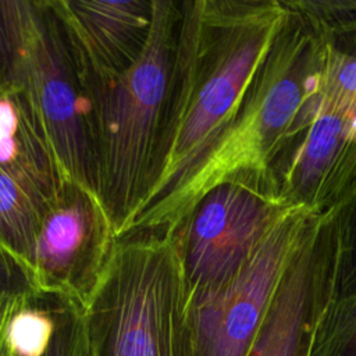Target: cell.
Masks as SVG:
<instances>
[{"label": "cell", "mask_w": 356, "mask_h": 356, "mask_svg": "<svg viewBox=\"0 0 356 356\" xmlns=\"http://www.w3.org/2000/svg\"><path fill=\"white\" fill-rule=\"evenodd\" d=\"M328 298L356 288V181L342 202L328 213Z\"/></svg>", "instance_id": "9a60e30c"}, {"label": "cell", "mask_w": 356, "mask_h": 356, "mask_svg": "<svg viewBox=\"0 0 356 356\" xmlns=\"http://www.w3.org/2000/svg\"><path fill=\"white\" fill-rule=\"evenodd\" d=\"M3 86V68H1V61H0V88Z\"/></svg>", "instance_id": "44dd1931"}, {"label": "cell", "mask_w": 356, "mask_h": 356, "mask_svg": "<svg viewBox=\"0 0 356 356\" xmlns=\"http://www.w3.org/2000/svg\"><path fill=\"white\" fill-rule=\"evenodd\" d=\"M289 15L286 1H181L150 186L124 228L160 206L229 125Z\"/></svg>", "instance_id": "6da1fadb"}, {"label": "cell", "mask_w": 356, "mask_h": 356, "mask_svg": "<svg viewBox=\"0 0 356 356\" xmlns=\"http://www.w3.org/2000/svg\"><path fill=\"white\" fill-rule=\"evenodd\" d=\"M115 241L114 224L100 196L64 181L57 197L43 213L28 288L83 307Z\"/></svg>", "instance_id": "ba28073f"}, {"label": "cell", "mask_w": 356, "mask_h": 356, "mask_svg": "<svg viewBox=\"0 0 356 356\" xmlns=\"http://www.w3.org/2000/svg\"><path fill=\"white\" fill-rule=\"evenodd\" d=\"M181 1L153 0L149 39L139 60L86 97L96 156V185L115 236L147 195L174 64Z\"/></svg>", "instance_id": "3957f363"}, {"label": "cell", "mask_w": 356, "mask_h": 356, "mask_svg": "<svg viewBox=\"0 0 356 356\" xmlns=\"http://www.w3.org/2000/svg\"><path fill=\"white\" fill-rule=\"evenodd\" d=\"M288 209L271 177L229 181L207 192L168 234L178 249L186 303L231 281Z\"/></svg>", "instance_id": "52a82bcc"}, {"label": "cell", "mask_w": 356, "mask_h": 356, "mask_svg": "<svg viewBox=\"0 0 356 356\" xmlns=\"http://www.w3.org/2000/svg\"><path fill=\"white\" fill-rule=\"evenodd\" d=\"M310 356H356V288L327 299L316 323Z\"/></svg>", "instance_id": "e0dca14e"}, {"label": "cell", "mask_w": 356, "mask_h": 356, "mask_svg": "<svg viewBox=\"0 0 356 356\" xmlns=\"http://www.w3.org/2000/svg\"><path fill=\"white\" fill-rule=\"evenodd\" d=\"M286 4L321 40L356 42V0H298Z\"/></svg>", "instance_id": "ac0fdd59"}, {"label": "cell", "mask_w": 356, "mask_h": 356, "mask_svg": "<svg viewBox=\"0 0 356 356\" xmlns=\"http://www.w3.org/2000/svg\"><path fill=\"white\" fill-rule=\"evenodd\" d=\"M305 125L270 167L275 193L286 207L314 214L335 209L356 181V114L314 96Z\"/></svg>", "instance_id": "9c48e42d"}, {"label": "cell", "mask_w": 356, "mask_h": 356, "mask_svg": "<svg viewBox=\"0 0 356 356\" xmlns=\"http://www.w3.org/2000/svg\"><path fill=\"white\" fill-rule=\"evenodd\" d=\"M328 292L327 216H317L275 289L248 356H310Z\"/></svg>", "instance_id": "8fae6325"}, {"label": "cell", "mask_w": 356, "mask_h": 356, "mask_svg": "<svg viewBox=\"0 0 356 356\" xmlns=\"http://www.w3.org/2000/svg\"><path fill=\"white\" fill-rule=\"evenodd\" d=\"M86 92L129 70L143 53L153 0H47Z\"/></svg>", "instance_id": "30bf717a"}, {"label": "cell", "mask_w": 356, "mask_h": 356, "mask_svg": "<svg viewBox=\"0 0 356 356\" xmlns=\"http://www.w3.org/2000/svg\"><path fill=\"white\" fill-rule=\"evenodd\" d=\"M8 356H92L83 307L58 299L54 328L7 338Z\"/></svg>", "instance_id": "5bb4252c"}, {"label": "cell", "mask_w": 356, "mask_h": 356, "mask_svg": "<svg viewBox=\"0 0 356 356\" xmlns=\"http://www.w3.org/2000/svg\"><path fill=\"white\" fill-rule=\"evenodd\" d=\"M0 167L46 207L63 185L28 102L7 85L0 88Z\"/></svg>", "instance_id": "7c38bea8"}, {"label": "cell", "mask_w": 356, "mask_h": 356, "mask_svg": "<svg viewBox=\"0 0 356 356\" xmlns=\"http://www.w3.org/2000/svg\"><path fill=\"white\" fill-rule=\"evenodd\" d=\"M318 214L291 207L220 289L186 303L178 356H248L275 289Z\"/></svg>", "instance_id": "8992f818"}, {"label": "cell", "mask_w": 356, "mask_h": 356, "mask_svg": "<svg viewBox=\"0 0 356 356\" xmlns=\"http://www.w3.org/2000/svg\"><path fill=\"white\" fill-rule=\"evenodd\" d=\"M321 47V39L291 10L229 125L184 182L160 206L132 220L118 238L171 234L213 188L271 177L273 161L303 125V111L316 95Z\"/></svg>", "instance_id": "7a4b0ae2"}, {"label": "cell", "mask_w": 356, "mask_h": 356, "mask_svg": "<svg viewBox=\"0 0 356 356\" xmlns=\"http://www.w3.org/2000/svg\"><path fill=\"white\" fill-rule=\"evenodd\" d=\"M28 291H31L28 286H18V288L7 289L0 293V356H8V349H7L8 324Z\"/></svg>", "instance_id": "d6986e66"}, {"label": "cell", "mask_w": 356, "mask_h": 356, "mask_svg": "<svg viewBox=\"0 0 356 356\" xmlns=\"http://www.w3.org/2000/svg\"><path fill=\"white\" fill-rule=\"evenodd\" d=\"M44 210L43 203L0 167V253L17 267L25 282Z\"/></svg>", "instance_id": "4fadbf2b"}, {"label": "cell", "mask_w": 356, "mask_h": 356, "mask_svg": "<svg viewBox=\"0 0 356 356\" xmlns=\"http://www.w3.org/2000/svg\"><path fill=\"white\" fill-rule=\"evenodd\" d=\"M0 61L3 86L28 102L63 182L97 193L90 106L47 0L0 1Z\"/></svg>", "instance_id": "277c9868"}, {"label": "cell", "mask_w": 356, "mask_h": 356, "mask_svg": "<svg viewBox=\"0 0 356 356\" xmlns=\"http://www.w3.org/2000/svg\"><path fill=\"white\" fill-rule=\"evenodd\" d=\"M185 306L174 238H118L83 306L92 356H178Z\"/></svg>", "instance_id": "5b68a950"}, {"label": "cell", "mask_w": 356, "mask_h": 356, "mask_svg": "<svg viewBox=\"0 0 356 356\" xmlns=\"http://www.w3.org/2000/svg\"><path fill=\"white\" fill-rule=\"evenodd\" d=\"M321 42L314 97L356 114V42Z\"/></svg>", "instance_id": "2e32d148"}, {"label": "cell", "mask_w": 356, "mask_h": 356, "mask_svg": "<svg viewBox=\"0 0 356 356\" xmlns=\"http://www.w3.org/2000/svg\"><path fill=\"white\" fill-rule=\"evenodd\" d=\"M18 286H26V282L17 267L0 253V293Z\"/></svg>", "instance_id": "ffe728a7"}]
</instances>
